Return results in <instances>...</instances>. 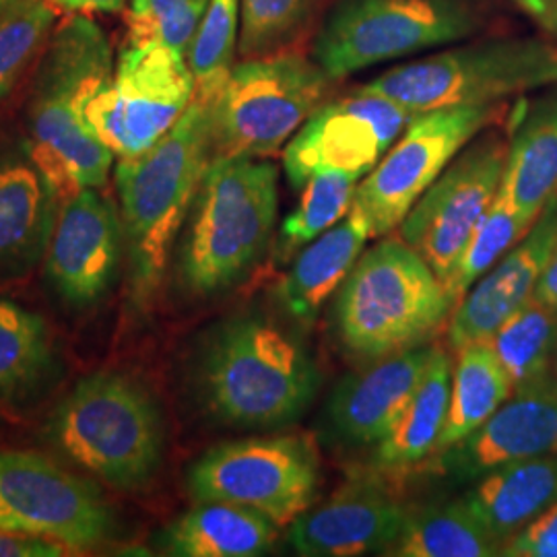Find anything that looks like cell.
<instances>
[{"mask_svg":"<svg viewBox=\"0 0 557 557\" xmlns=\"http://www.w3.org/2000/svg\"><path fill=\"white\" fill-rule=\"evenodd\" d=\"M453 310L418 250L386 238L359 257L338 287V338L351 356L376 361L423 345Z\"/></svg>","mask_w":557,"mask_h":557,"instance_id":"obj_6","label":"cell"},{"mask_svg":"<svg viewBox=\"0 0 557 557\" xmlns=\"http://www.w3.org/2000/svg\"><path fill=\"white\" fill-rule=\"evenodd\" d=\"M529 17L537 21L545 32L557 36V0H510Z\"/></svg>","mask_w":557,"mask_h":557,"instance_id":"obj_40","label":"cell"},{"mask_svg":"<svg viewBox=\"0 0 557 557\" xmlns=\"http://www.w3.org/2000/svg\"><path fill=\"white\" fill-rule=\"evenodd\" d=\"M533 299H537L539 304L557 312V242L552 250V257L541 273Z\"/></svg>","mask_w":557,"mask_h":557,"instance_id":"obj_39","label":"cell"},{"mask_svg":"<svg viewBox=\"0 0 557 557\" xmlns=\"http://www.w3.org/2000/svg\"><path fill=\"white\" fill-rule=\"evenodd\" d=\"M515 393L557 380V312L529 299L492 337Z\"/></svg>","mask_w":557,"mask_h":557,"instance_id":"obj_30","label":"cell"},{"mask_svg":"<svg viewBox=\"0 0 557 557\" xmlns=\"http://www.w3.org/2000/svg\"><path fill=\"white\" fill-rule=\"evenodd\" d=\"M52 9L41 0H0V101L48 41Z\"/></svg>","mask_w":557,"mask_h":557,"instance_id":"obj_33","label":"cell"},{"mask_svg":"<svg viewBox=\"0 0 557 557\" xmlns=\"http://www.w3.org/2000/svg\"><path fill=\"white\" fill-rule=\"evenodd\" d=\"M506 153L508 143L498 135L469 143L398 225L400 239L418 250L442 283L498 195Z\"/></svg>","mask_w":557,"mask_h":557,"instance_id":"obj_14","label":"cell"},{"mask_svg":"<svg viewBox=\"0 0 557 557\" xmlns=\"http://www.w3.org/2000/svg\"><path fill=\"white\" fill-rule=\"evenodd\" d=\"M462 502L502 545L557 502V455L502 467L478 479Z\"/></svg>","mask_w":557,"mask_h":557,"instance_id":"obj_25","label":"cell"},{"mask_svg":"<svg viewBox=\"0 0 557 557\" xmlns=\"http://www.w3.org/2000/svg\"><path fill=\"white\" fill-rule=\"evenodd\" d=\"M114 77L110 44L87 17L60 25L46 44L29 108V147L60 188H101L114 153L87 122L91 100Z\"/></svg>","mask_w":557,"mask_h":557,"instance_id":"obj_3","label":"cell"},{"mask_svg":"<svg viewBox=\"0 0 557 557\" xmlns=\"http://www.w3.org/2000/svg\"><path fill=\"white\" fill-rule=\"evenodd\" d=\"M317 0H242L238 50L246 57L281 52L298 38Z\"/></svg>","mask_w":557,"mask_h":557,"instance_id":"obj_35","label":"cell"},{"mask_svg":"<svg viewBox=\"0 0 557 557\" xmlns=\"http://www.w3.org/2000/svg\"><path fill=\"white\" fill-rule=\"evenodd\" d=\"M478 29L467 0H341L314 40L312 59L333 77L450 46Z\"/></svg>","mask_w":557,"mask_h":557,"instance_id":"obj_9","label":"cell"},{"mask_svg":"<svg viewBox=\"0 0 557 557\" xmlns=\"http://www.w3.org/2000/svg\"><path fill=\"white\" fill-rule=\"evenodd\" d=\"M434 347L419 345L341 380L329 398L326 419L333 434L349 446L380 444L418 393Z\"/></svg>","mask_w":557,"mask_h":557,"instance_id":"obj_21","label":"cell"},{"mask_svg":"<svg viewBox=\"0 0 557 557\" xmlns=\"http://www.w3.org/2000/svg\"><path fill=\"white\" fill-rule=\"evenodd\" d=\"M359 178L343 172H320L301 186L298 207L278 232V259L289 260L312 239L343 220L356 200Z\"/></svg>","mask_w":557,"mask_h":557,"instance_id":"obj_31","label":"cell"},{"mask_svg":"<svg viewBox=\"0 0 557 557\" xmlns=\"http://www.w3.org/2000/svg\"><path fill=\"white\" fill-rule=\"evenodd\" d=\"M62 188L29 143H0V278L21 277L48 250Z\"/></svg>","mask_w":557,"mask_h":557,"instance_id":"obj_20","label":"cell"},{"mask_svg":"<svg viewBox=\"0 0 557 557\" xmlns=\"http://www.w3.org/2000/svg\"><path fill=\"white\" fill-rule=\"evenodd\" d=\"M557 455V380L515 393L475 432L438 453L440 473L473 483L502 467Z\"/></svg>","mask_w":557,"mask_h":557,"instance_id":"obj_17","label":"cell"},{"mask_svg":"<svg viewBox=\"0 0 557 557\" xmlns=\"http://www.w3.org/2000/svg\"><path fill=\"white\" fill-rule=\"evenodd\" d=\"M66 547L50 539L0 531V557H60Z\"/></svg>","mask_w":557,"mask_h":557,"instance_id":"obj_38","label":"cell"},{"mask_svg":"<svg viewBox=\"0 0 557 557\" xmlns=\"http://www.w3.org/2000/svg\"><path fill=\"white\" fill-rule=\"evenodd\" d=\"M498 193L531 225L557 197V89L518 120Z\"/></svg>","mask_w":557,"mask_h":557,"instance_id":"obj_23","label":"cell"},{"mask_svg":"<svg viewBox=\"0 0 557 557\" xmlns=\"http://www.w3.org/2000/svg\"><path fill=\"white\" fill-rule=\"evenodd\" d=\"M409 510L376 479H354L333 498L289 524V545L304 557L386 554Z\"/></svg>","mask_w":557,"mask_h":557,"instance_id":"obj_18","label":"cell"},{"mask_svg":"<svg viewBox=\"0 0 557 557\" xmlns=\"http://www.w3.org/2000/svg\"><path fill=\"white\" fill-rule=\"evenodd\" d=\"M239 11L242 0H211L188 50V64L202 98H215L232 71L238 48Z\"/></svg>","mask_w":557,"mask_h":557,"instance_id":"obj_34","label":"cell"},{"mask_svg":"<svg viewBox=\"0 0 557 557\" xmlns=\"http://www.w3.org/2000/svg\"><path fill=\"white\" fill-rule=\"evenodd\" d=\"M531 230V223L522 220L515 207L496 195L487 213L479 221L478 230L458 257L455 269L444 278V289L453 306H457L462 296L498 262L518 239Z\"/></svg>","mask_w":557,"mask_h":557,"instance_id":"obj_32","label":"cell"},{"mask_svg":"<svg viewBox=\"0 0 557 557\" xmlns=\"http://www.w3.org/2000/svg\"><path fill=\"white\" fill-rule=\"evenodd\" d=\"M271 518L257 510L199 502L161 531V549L178 557H257L271 552L278 537Z\"/></svg>","mask_w":557,"mask_h":557,"instance_id":"obj_24","label":"cell"},{"mask_svg":"<svg viewBox=\"0 0 557 557\" xmlns=\"http://www.w3.org/2000/svg\"><path fill=\"white\" fill-rule=\"evenodd\" d=\"M494 106H457L416 114L376 168L359 182L354 207L386 236L400 225L450 161L498 119Z\"/></svg>","mask_w":557,"mask_h":557,"instance_id":"obj_13","label":"cell"},{"mask_svg":"<svg viewBox=\"0 0 557 557\" xmlns=\"http://www.w3.org/2000/svg\"><path fill=\"white\" fill-rule=\"evenodd\" d=\"M0 531L96 549L119 533L100 490L34 453L0 450Z\"/></svg>","mask_w":557,"mask_h":557,"instance_id":"obj_12","label":"cell"},{"mask_svg":"<svg viewBox=\"0 0 557 557\" xmlns=\"http://www.w3.org/2000/svg\"><path fill=\"white\" fill-rule=\"evenodd\" d=\"M278 170L255 158H213L190 207L180 285L199 298L232 289L262 259L277 221Z\"/></svg>","mask_w":557,"mask_h":557,"instance_id":"obj_5","label":"cell"},{"mask_svg":"<svg viewBox=\"0 0 557 557\" xmlns=\"http://www.w3.org/2000/svg\"><path fill=\"white\" fill-rule=\"evenodd\" d=\"M499 556L557 557V502L518 535L506 541Z\"/></svg>","mask_w":557,"mask_h":557,"instance_id":"obj_37","label":"cell"},{"mask_svg":"<svg viewBox=\"0 0 557 557\" xmlns=\"http://www.w3.org/2000/svg\"><path fill=\"white\" fill-rule=\"evenodd\" d=\"M557 83V46L541 38H499L446 48L400 64L363 85L423 114L457 106H494Z\"/></svg>","mask_w":557,"mask_h":557,"instance_id":"obj_7","label":"cell"},{"mask_svg":"<svg viewBox=\"0 0 557 557\" xmlns=\"http://www.w3.org/2000/svg\"><path fill=\"white\" fill-rule=\"evenodd\" d=\"M557 242V197L545 205L531 230L462 296L450 314L453 349L492 338L499 326L533 299Z\"/></svg>","mask_w":557,"mask_h":557,"instance_id":"obj_19","label":"cell"},{"mask_svg":"<svg viewBox=\"0 0 557 557\" xmlns=\"http://www.w3.org/2000/svg\"><path fill=\"white\" fill-rule=\"evenodd\" d=\"M453 368L450 354L434 347L416 397L376 448L374 460L379 469L398 473L436 453L448 418Z\"/></svg>","mask_w":557,"mask_h":557,"instance_id":"obj_27","label":"cell"},{"mask_svg":"<svg viewBox=\"0 0 557 557\" xmlns=\"http://www.w3.org/2000/svg\"><path fill=\"white\" fill-rule=\"evenodd\" d=\"M211 0H133L128 40H160L188 57Z\"/></svg>","mask_w":557,"mask_h":557,"instance_id":"obj_36","label":"cell"},{"mask_svg":"<svg viewBox=\"0 0 557 557\" xmlns=\"http://www.w3.org/2000/svg\"><path fill=\"white\" fill-rule=\"evenodd\" d=\"M213 158L211 98L199 94L153 147L120 158L116 190L133 304L145 308L160 289Z\"/></svg>","mask_w":557,"mask_h":557,"instance_id":"obj_2","label":"cell"},{"mask_svg":"<svg viewBox=\"0 0 557 557\" xmlns=\"http://www.w3.org/2000/svg\"><path fill=\"white\" fill-rule=\"evenodd\" d=\"M512 395V382L499 363L492 338L460 347L453 368L448 418L436 446V455L475 432Z\"/></svg>","mask_w":557,"mask_h":557,"instance_id":"obj_28","label":"cell"},{"mask_svg":"<svg viewBox=\"0 0 557 557\" xmlns=\"http://www.w3.org/2000/svg\"><path fill=\"white\" fill-rule=\"evenodd\" d=\"M59 374V349L40 314L0 298V403L21 405Z\"/></svg>","mask_w":557,"mask_h":557,"instance_id":"obj_26","label":"cell"},{"mask_svg":"<svg viewBox=\"0 0 557 557\" xmlns=\"http://www.w3.org/2000/svg\"><path fill=\"white\" fill-rule=\"evenodd\" d=\"M502 547L469 506L458 499L409 510L405 527L386 556L492 557L499 556Z\"/></svg>","mask_w":557,"mask_h":557,"instance_id":"obj_29","label":"cell"},{"mask_svg":"<svg viewBox=\"0 0 557 557\" xmlns=\"http://www.w3.org/2000/svg\"><path fill=\"white\" fill-rule=\"evenodd\" d=\"M197 94L188 57L160 40L131 41L112 81L87 108V122L119 158L153 147Z\"/></svg>","mask_w":557,"mask_h":557,"instance_id":"obj_10","label":"cell"},{"mask_svg":"<svg viewBox=\"0 0 557 557\" xmlns=\"http://www.w3.org/2000/svg\"><path fill=\"white\" fill-rule=\"evenodd\" d=\"M314 59L273 52L232 66L211 98L215 158L264 160L310 119L333 85Z\"/></svg>","mask_w":557,"mask_h":557,"instance_id":"obj_8","label":"cell"},{"mask_svg":"<svg viewBox=\"0 0 557 557\" xmlns=\"http://www.w3.org/2000/svg\"><path fill=\"white\" fill-rule=\"evenodd\" d=\"M124 232L116 205L77 188L60 205L46 250V278L62 304L87 310L108 296L120 271Z\"/></svg>","mask_w":557,"mask_h":557,"instance_id":"obj_16","label":"cell"},{"mask_svg":"<svg viewBox=\"0 0 557 557\" xmlns=\"http://www.w3.org/2000/svg\"><path fill=\"white\" fill-rule=\"evenodd\" d=\"M41 438L85 473L122 492H139L163 465L165 419L143 380L103 370L81 379L60 398Z\"/></svg>","mask_w":557,"mask_h":557,"instance_id":"obj_4","label":"cell"},{"mask_svg":"<svg viewBox=\"0 0 557 557\" xmlns=\"http://www.w3.org/2000/svg\"><path fill=\"white\" fill-rule=\"evenodd\" d=\"M66 11L77 13H119L124 9L126 0H52Z\"/></svg>","mask_w":557,"mask_h":557,"instance_id":"obj_41","label":"cell"},{"mask_svg":"<svg viewBox=\"0 0 557 557\" xmlns=\"http://www.w3.org/2000/svg\"><path fill=\"white\" fill-rule=\"evenodd\" d=\"M368 238H372L370 221L358 207H351L341 223L304 246L278 285V301L285 312L298 322H314L324 301L358 262Z\"/></svg>","mask_w":557,"mask_h":557,"instance_id":"obj_22","label":"cell"},{"mask_svg":"<svg viewBox=\"0 0 557 557\" xmlns=\"http://www.w3.org/2000/svg\"><path fill=\"white\" fill-rule=\"evenodd\" d=\"M411 119L413 114L395 101L363 87L322 103L285 145V176L294 188L320 172H343L361 180L376 168Z\"/></svg>","mask_w":557,"mask_h":557,"instance_id":"obj_15","label":"cell"},{"mask_svg":"<svg viewBox=\"0 0 557 557\" xmlns=\"http://www.w3.org/2000/svg\"><path fill=\"white\" fill-rule=\"evenodd\" d=\"M319 457L296 436L244 438L213 446L193 465L188 490L197 502H227L289 527L312 508Z\"/></svg>","mask_w":557,"mask_h":557,"instance_id":"obj_11","label":"cell"},{"mask_svg":"<svg viewBox=\"0 0 557 557\" xmlns=\"http://www.w3.org/2000/svg\"><path fill=\"white\" fill-rule=\"evenodd\" d=\"M200 407L218 423L273 430L298 421L319 395L317 361L277 324L232 317L213 326L193 361Z\"/></svg>","mask_w":557,"mask_h":557,"instance_id":"obj_1","label":"cell"}]
</instances>
